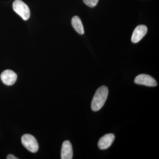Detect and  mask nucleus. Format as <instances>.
I'll return each instance as SVG.
<instances>
[{"label": "nucleus", "instance_id": "1", "mask_svg": "<svg viewBox=\"0 0 159 159\" xmlns=\"http://www.w3.org/2000/svg\"><path fill=\"white\" fill-rule=\"evenodd\" d=\"M108 89L107 87L102 86L96 91L91 103V108L93 111H97L102 108L107 99Z\"/></svg>", "mask_w": 159, "mask_h": 159}, {"label": "nucleus", "instance_id": "2", "mask_svg": "<svg viewBox=\"0 0 159 159\" xmlns=\"http://www.w3.org/2000/svg\"><path fill=\"white\" fill-rule=\"evenodd\" d=\"M14 11L21 16L23 20H27L30 16L29 6L21 0H15L12 5Z\"/></svg>", "mask_w": 159, "mask_h": 159}, {"label": "nucleus", "instance_id": "3", "mask_svg": "<svg viewBox=\"0 0 159 159\" xmlns=\"http://www.w3.org/2000/svg\"><path fill=\"white\" fill-rule=\"evenodd\" d=\"M21 142L24 147L31 152L35 153L38 150V143L33 136L29 134L24 135L22 137Z\"/></svg>", "mask_w": 159, "mask_h": 159}, {"label": "nucleus", "instance_id": "4", "mask_svg": "<svg viewBox=\"0 0 159 159\" xmlns=\"http://www.w3.org/2000/svg\"><path fill=\"white\" fill-rule=\"evenodd\" d=\"M134 82L136 84L148 87H155L157 85L156 80L148 74H141L135 78Z\"/></svg>", "mask_w": 159, "mask_h": 159}, {"label": "nucleus", "instance_id": "5", "mask_svg": "<svg viewBox=\"0 0 159 159\" xmlns=\"http://www.w3.org/2000/svg\"><path fill=\"white\" fill-rule=\"evenodd\" d=\"M148 31L147 27L145 25H139L135 29L133 32L131 41L134 43H139L142 40Z\"/></svg>", "mask_w": 159, "mask_h": 159}, {"label": "nucleus", "instance_id": "6", "mask_svg": "<svg viewBox=\"0 0 159 159\" xmlns=\"http://www.w3.org/2000/svg\"><path fill=\"white\" fill-rule=\"evenodd\" d=\"M17 75L11 70H7L3 71L1 75L2 81L6 85L10 86L14 84L17 79Z\"/></svg>", "mask_w": 159, "mask_h": 159}, {"label": "nucleus", "instance_id": "7", "mask_svg": "<svg viewBox=\"0 0 159 159\" xmlns=\"http://www.w3.org/2000/svg\"><path fill=\"white\" fill-rule=\"evenodd\" d=\"M115 136L114 134H107L103 136L99 139L98 142V145L99 149L101 150H105L109 148L112 144Z\"/></svg>", "mask_w": 159, "mask_h": 159}, {"label": "nucleus", "instance_id": "8", "mask_svg": "<svg viewBox=\"0 0 159 159\" xmlns=\"http://www.w3.org/2000/svg\"><path fill=\"white\" fill-rule=\"evenodd\" d=\"M73 156V148L70 142L69 141H65L61 147V159H71Z\"/></svg>", "mask_w": 159, "mask_h": 159}, {"label": "nucleus", "instance_id": "9", "mask_svg": "<svg viewBox=\"0 0 159 159\" xmlns=\"http://www.w3.org/2000/svg\"><path fill=\"white\" fill-rule=\"evenodd\" d=\"M71 24L77 33L80 34H84V29L81 20L78 16H74L71 20Z\"/></svg>", "mask_w": 159, "mask_h": 159}, {"label": "nucleus", "instance_id": "10", "mask_svg": "<svg viewBox=\"0 0 159 159\" xmlns=\"http://www.w3.org/2000/svg\"><path fill=\"white\" fill-rule=\"evenodd\" d=\"M83 1L85 5L91 8L95 7L99 2V0H83Z\"/></svg>", "mask_w": 159, "mask_h": 159}, {"label": "nucleus", "instance_id": "11", "mask_svg": "<svg viewBox=\"0 0 159 159\" xmlns=\"http://www.w3.org/2000/svg\"><path fill=\"white\" fill-rule=\"evenodd\" d=\"M7 159H18L17 158L13 156L12 154H9L7 157Z\"/></svg>", "mask_w": 159, "mask_h": 159}]
</instances>
